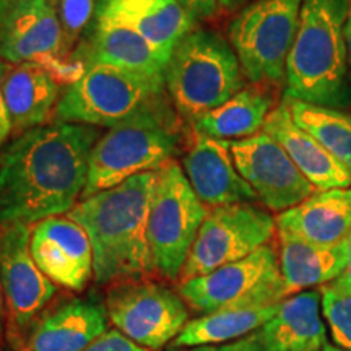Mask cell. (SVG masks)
<instances>
[{
	"mask_svg": "<svg viewBox=\"0 0 351 351\" xmlns=\"http://www.w3.org/2000/svg\"><path fill=\"white\" fill-rule=\"evenodd\" d=\"M322 351H351V350H345V348H340L339 345L332 343V341L326 340V343L322 345Z\"/></svg>",
	"mask_w": 351,
	"mask_h": 351,
	"instance_id": "cell-39",
	"label": "cell"
},
{
	"mask_svg": "<svg viewBox=\"0 0 351 351\" xmlns=\"http://www.w3.org/2000/svg\"><path fill=\"white\" fill-rule=\"evenodd\" d=\"M231 153L257 200L271 212H287L317 192L282 145L263 130L254 137L231 142Z\"/></svg>",
	"mask_w": 351,
	"mask_h": 351,
	"instance_id": "cell-12",
	"label": "cell"
},
{
	"mask_svg": "<svg viewBox=\"0 0 351 351\" xmlns=\"http://www.w3.org/2000/svg\"><path fill=\"white\" fill-rule=\"evenodd\" d=\"M32 226L13 223L0 228V278L8 320L26 330L56 295V285L39 270L29 249Z\"/></svg>",
	"mask_w": 351,
	"mask_h": 351,
	"instance_id": "cell-13",
	"label": "cell"
},
{
	"mask_svg": "<svg viewBox=\"0 0 351 351\" xmlns=\"http://www.w3.org/2000/svg\"><path fill=\"white\" fill-rule=\"evenodd\" d=\"M114 328L147 350L174 341L189 322V307L179 293L155 282L117 283L106 298Z\"/></svg>",
	"mask_w": 351,
	"mask_h": 351,
	"instance_id": "cell-11",
	"label": "cell"
},
{
	"mask_svg": "<svg viewBox=\"0 0 351 351\" xmlns=\"http://www.w3.org/2000/svg\"><path fill=\"white\" fill-rule=\"evenodd\" d=\"M276 231L320 245L345 243L351 232V187L314 192L278 215Z\"/></svg>",
	"mask_w": 351,
	"mask_h": 351,
	"instance_id": "cell-20",
	"label": "cell"
},
{
	"mask_svg": "<svg viewBox=\"0 0 351 351\" xmlns=\"http://www.w3.org/2000/svg\"><path fill=\"white\" fill-rule=\"evenodd\" d=\"M320 291H301L280 302L278 311L258 328L269 351H320L326 326L320 317Z\"/></svg>",
	"mask_w": 351,
	"mask_h": 351,
	"instance_id": "cell-23",
	"label": "cell"
},
{
	"mask_svg": "<svg viewBox=\"0 0 351 351\" xmlns=\"http://www.w3.org/2000/svg\"><path fill=\"white\" fill-rule=\"evenodd\" d=\"M168 351H269L263 346L257 330L244 339L231 341L225 345H208V346H169Z\"/></svg>",
	"mask_w": 351,
	"mask_h": 351,
	"instance_id": "cell-31",
	"label": "cell"
},
{
	"mask_svg": "<svg viewBox=\"0 0 351 351\" xmlns=\"http://www.w3.org/2000/svg\"><path fill=\"white\" fill-rule=\"evenodd\" d=\"M108 311L98 298H75L34 319L25 351H83L108 330Z\"/></svg>",
	"mask_w": 351,
	"mask_h": 351,
	"instance_id": "cell-19",
	"label": "cell"
},
{
	"mask_svg": "<svg viewBox=\"0 0 351 351\" xmlns=\"http://www.w3.org/2000/svg\"><path fill=\"white\" fill-rule=\"evenodd\" d=\"M320 298L333 343L351 350V293L341 291L333 285H324L320 288Z\"/></svg>",
	"mask_w": 351,
	"mask_h": 351,
	"instance_id": "cell-28",
	"label": "cell"
},
{
	"mask_svg": "<svg viewBox=\"0 0 351 351\" xmlns=\"http://www.w3.org/2000/svg\"><path fill=\"white\" fill-rule=\"evenodd\" d=\"M346 256L348 257H346L345 270L341 271V275L332 285L335 288L341 289V291L351 293V232L348 238H346Z\"/></svg>",
	"mask_w": 351,
	"mask_h": 351,
	"instance_id": "cell-34",
	"label": "cell"
},
{
	"mask_svg": "<svg viewBox=\"0 0 351 351\" xmlns=\"http://www.w3.org/2000/svg\"><path fill=\"white\" fill-rule=\"evenodd\" d=\"M302 0H256L232 16L228 34L245 80L254 85L285 82Z\"/></svg>",
	"mask_w": 351,
	"mask_h": 351,
	"instance_id": "cell-7",
	"label": "cell"
},
{
	"mask_svg": "<svg viewBox=\"0 0 351 351\" xmlns=\"http://www.w3.org/2000/svg\"><path fill=\"white\" fill-rule=\"evenodd\" d=\"M98 127L54 121L13 137L0 152V228L62 217L85 192Z\"/></svg>",
	"mask_w": 351,
	"mask_h": 351,
	"instance_id": "cell-1",
	"label": "cell"
},
{
	"mask_svg": "<svg viewBox=\"0 0 351 351\" xmlns=\"http://www.w3.org/2000/svg\"><path fill=\"white\" fill-rule=\"evenodd\" d=\"M280 270L293 296L317 285L333 283L346 267V241L337 245H320L280 232Z\"/></svg>",
	"mask_w": 351,
	"mask_h": 351,
	"instance_id": "cell-24",
	"label": "cell"
},
{
	"mask_svg": "<svg viewBox=\"0 0 351 351\" xmlns=\"http://www.w3.org/2000/svg\"><path fill=\"white\" fill-rule=\"evenodd\" d=\"M5 298H3V288H2V278H0V333L3 328V320H5Z\"/></svg>",
	"mask_w": 351,
	"mask_h": 351,
	"instance_id": "cell-38",
	"label": "cell"
},
{
	"mask_svg": "<svg viewBox=\"0 0 351 351\" xmlns=\"http://www.w3.org/2000/svg\"><path fill=\"white\" fill-rule=\"evenodd\" d=\"M208 208L187 181L178 161L158 171L148 210L147 239L153 270L166 280H179Z\"/></svg>",
	"mask_w": 351,
	"mask_h": 351,
	"instance_id": "cell-8",
	"label": "cell"
},
{
	"mask_svg": "<svg viewBox=\"0 0 351 351\" xmlns=\"http://www.w3.org/2000/svg\"><path fill=\"white\" fill-rule=\"evenodd\" d=\"M274 111V98L265 88L244 86L221 106L199 117L192 129L212 138L244 140L263 130L267 117Z\"/></svg>",
	"mask_w": 351,
	"mask_h": 351,
	"instance_id": "cell-25",
	"label": "cell"
},
{
	"mask_svg": "<svg viewBox=\"0 0 351 351\" xmlns=\"http://www.w3.org/2000/svg\"><path fill=\"white\" fill-rule=\"evenodd\" d=\"M83 351H150L143 346H140L135 341L127 339L124 333H121L117 328L106 330L99 339H96L93 343L88 345Z\"/></svg>",
	"mask_w": 351,
	"mask_h": 351,
	"instance_id": "cell-30",
	"label": "cell"
},
{
	"mask_svg": "<svg viewBox=\"0 0 351 351\" xmlns=\"http://www.w3.org/2000/svg\"><path fill=\"white\" fill-rule=\"evenodd\" d=\"M29 249L39 270L52 283L69 291L82 293L95 278L91 241L86 231L67 215L34 223Z\"/></svg>",
	"mask_w": 351,
	"mask_h": 351,
	"instance_id": "cell-14",
	"label": "cell"
},
{
	"mask_svg": "<svg viewBox=\"0 0 351 351\" xmlns=\"http://www.w3.org/2000/svg\"><path fill=\"white\" fill-rule=\"evenodd\" d=\"M181 166L197 197L210 208L257 200L236 168L228 140L212 138L192 129Z\"/></svg>",
	"mask_w": 351,
	"mask_h": 351,
	"instance_id": "cell-15",
	"label": "cell"
},
{
	"mask_svg": "<svg viewBox=\"0 0 351 351\" xmlns=\"http://www.w3.org/2000/svg\"><path fill=\"white\" fill-rule=\"evenodd\" d=\"M197 23L217 15L218 0H176Z\"/></svg>",
	"mask_w": 351,
	"mask_h": 351,
	"instance_id": "cell-32",
	"label": "cell"
},
{
	"mask_svg": "<svg viewBox=\"0 0 351 351\" xmlns=\"http://www.w3.org/2000/svg\"><path fill=\"white\" fill-rule=\"evenodd\" d=\"M278 306L225 309L202 314L200 317L189 320L171 346L225 345L241 340L269 322L278 311Z\"/></svg>",
	"mask_w": 351,
	"mask_h": 351,
	"instance_id": "cell-26",
	"label": "cell"
},
{
	"mask_svg": "<svg viewBox=\"0 0 351 351\" xmlns=\"http://www.w3.org/2000/svg\"><path fill=\"white\" fill-rule=\"evenodd\" d=\"M293 121L311 134L351 174V112L285 98Z\"/></svg>",
	"mask_w": 351,
	"mask_h": 351,
	"instance_id": "cell-27",
	"label": "cell"
},
{
	"mask_svg": "<svg viewBox=\"0 0 351 351\" xmlns=\"http://www.w3.org/2000/svg\"><path fill=\"white\" fill-rule=\"evenodd\" d=\"M256 2V0H218V12L223 15H230V13H238L241 8H244L249 3Z\"/></svg>",
	"mask_w": 351,
	"mask_h": 351,
	"instance_id": "cell-35",
	"label": "cell"
},
{
	"mask_svg": "<svg viewBox=\"0 0 351 351\" xmlns=\"http://www.w3.org/2000/svg\"><path fill=\"white\" fill-rule=\"evenodd\" d=\"M350 0H302L285 73V98L345 109L351 104L345 44Z\"/></svg>",
	"mask_w": 351,
	"mask_h": 351,
	"instance_id": "cell-3",
	"label": "cell"
},
{
	"mask_svg": "<svg viewBox=\"0 0 351 351\" xmlns=\"http://www.w3.org/2000/svg\"><path fill=\"white\" fill-rule=\"evenodd\" d=\"M165 99L163 85L111 65H88L80 80L65 86L54 121L111 129Z\"/></svg>",
	"mask_w": 351,
	"mask_h": 351,
	"instance_id": "cell-6",
	"label": "cell"
},
{
	"mask_svg": "<svg viewBox=\"0 0 351 351\" xmlns=\"http://www.w3.org/2000/svg\"><path fill=\"white\" fill-rule=\"evenodd\" d=\"M156 179L158 171L137 174L85 197L67 213L91 241L98 285L137 282L155 271L147 225Z\"/></svg>",
	"mask_w": 351,
	"mask_h": 351,
	"instance_id": "cell-2",
	"label": "cell"
},
{
	"mask_svg": "<svg viewBox=\"0 0 351 351\" xmlns=\"http://www.w3.org/2000/svg\"><path fill=\"white\" fill-rule=\"evenodd\" d=\"M52 3L62 28L64 51L70 56L93 21L98 0H52Z\"/></svg>",
	"mask_w": 351,
	"mask_h": 351,
	"instance_id": "cell-29",
	"label": "cell"
},
{
	"mask_svg": "<svg viewBox=\"0 0 351 351\" xmlns=\"http://www.w3.org/2000/svg\"><path fill=\"white\" fill-rule=\"evenodd\" d=\"M179 119L168 98L101 135L91 150L82 199L174 161L184 143Z\"/></svg>",
	"mask_w": 351,
	"mask_h": 351,
	"instance_id": "cell-4",
	"label": "cell"
},
{
	"mask_svg": "<svg viewBox=\"0 0 351 351\" xmlns=\"http://www.w3.org/2000/svg\"><path fill=\"white\" fill-rule=\"evenodd\" d=\"M60 85L43 65L10 64L3 80V99L12 124V137L49 124L59 103Z\"/></svg>",
	"mask_w": 351,
	"mask_h": 351,
	"instance_id": "cell-22",
	"label": "cell"
},
{
	"mask_svg": "<svg viewBox=\"0 0 351 351\" xmlns=\"http://www.w3.org/2000/svg\"><path fill=\"white\" fill-rule=\"evenodd\" d=\"M96 13L147 39L163 67L176 46L197 28V21L176 0H98Z\"/></svg>",
	"mask_w": 351,
	"mask_h": 351,
	"instance_id": "cell-18",
	"label": "cell"
},
{
	"mask_svg": "<svg viewBox=\"0 0 351 351\" xmlns=\"http://www.w3.org/2000/svg\"><path fill=\"white\" fill-rule=\"evenodd\" d=\"M179 295L202 314L274 306L288 298L278 256L269 244L243 261L182 282Z\"/></svg>",
	"mask_w": 351,
	"mask_h": 351,
	"instance_id": "cell-9",
	"label": "cell"
},
{
	"mask_svg": "<svg viewBox=\"0 0 351 351\" xmlns=\"http://www.w3.org/2000/svg\"><path fill=\"white\" fill-rule=\"evenodd\" d=\"M13 0H0V39H2V33H3V25H5L7 15L10 12Z\"/></svg>",
	"mask_w": 351,
	"mask_h": 351,
	"instance_id": "cell-37",
	"label": "cell"
},
{
	"mask_svg": "<svg viewBox=\"0 0 351 351\" xmlns=\"http://www.w3.org/2000/svg\"><path fill=\"white\" fill-rule=\"evenodd\" d=\"M345 44H346V62H348V77L351 82V0L348 3V13L345 20Z\"/></svg>",
	"mask_w": 351,
	"mask_h": 351,
	"instance_id": "cell-36",
	"label": "cell"
},
{
	"mask_svg": "<svg viewBox=\"0 0 351 351\" xmlns=\"http://www.w3.org/2000/svg\"><path fill=\"white\" fill-rule=\"evenodd\" d=\"M70 56L85 67L111 65L165 86V67L147 39L99 13H95L93 21Z\"/></svg>",
	"mask_w": 351,
	"mask_h": 351,
	"instance_id": "cell-16",
	"label": "cell"
},
{
	"mask_svg": "<svg viewBox=\"0 0 351 351\" xmlns=\"http://www.w3.org/2000/svg\"><path fill=\"white\" fill-rule=\"evenodd\" d=\"M8 69H10V64L0 60V147H3L7 138L12 137V124L8 119L5 99H3V80H5Z\"/></svg>",
	"mask_w": 351,
	"mask_h": 351,
	"instance_id": "cell-33",
	"label": "cell"
},
{
	"mask_svg": "<svg viewBox=\"0 0 351 351\" xmlns=\"http://www.w3.org/2000/svg\"><path fill=\"white\" fill-rule=\"evenodd\" d=\"M245 86L230 41L213 29L195 28L176 46L165 67L166 95L189 124L221 106Z\"/></svg>",
	"mask_w": 351,
	"mask_h": 351,
	"instance_id": "cell-5",
	"label": "cell"
},
{
	"mask_svg": "<svg viewBox=\"0 0 351 351\" xmlns=\"http://www.w3.org/2000/svg\"><path fill=\"white\" fill-rule=\"evenodd\" d=\"M275 230L276 219L254 204L208 210L179 275V283L243 261L269 244Z\"/></svg>",
	"mask_w": 351,
	"mask_h": 351,
	"instance_id": "cell-10",
	"label": "cell"
},
{
	"mask_svg": "<svg viewBox=\"0 0 351 351\" xmlns=\"http://www.w3.org/2000/svg\"><path fill=\"white\" fill-rule=\"evenodd\" d=\"M263 132L283 147L296 168L315 191L351 187V174L326 148L293 121L285 101L267 117Z\"/></svg>",
	"mask_w": 351,
	"mask_h": 351,
	"instance_id": "cell-21",
	"label": "cell"
},
{
	"mask_svg": "<svg viewBox=\"0 0 351 351\" xmlns=\"http://www.w3.org/2000/svg\"><path fill=\"white\" fill-rule=\"evenodd\" d=\"M69 57L52 0H13L0 39V60L8 64H46Z\"/></svg>",
	"mask_w": 351,
	"mask_h": 351,
	"instance_id": "cell-17",
	"label": "cell"
}]
</instances>
